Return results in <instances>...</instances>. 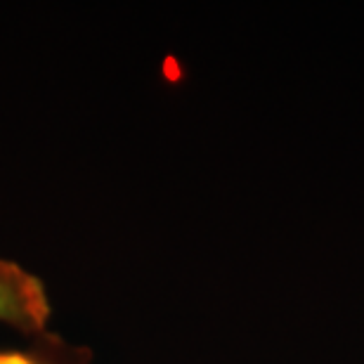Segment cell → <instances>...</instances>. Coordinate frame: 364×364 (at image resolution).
Returning a JSON list of instances; mask_svg holds the SVG:
<instances>
[{
    "instance_id": "6da1fadb",
    "label": "cell",
    "mask_w": 364,
    "mask_h": 364,
    "mask_svg": "<svg viewBox=\"0 0 364 364\" xmlns=\"http://www.w3.org/2000/svg\"><path fill=\"white\" fill-rule=\"evenodd\" d=\"M50 298L33 272L0 258V322L21 331H43L50 322Z\"/></svg>"
},
{
    "instance_id": "7a4b0ae2",
    "label": "cell",
    "mask_w": 364,
    "mask_h": 364,
    "mask_svg": "<svg viewBox=\"0 0 364 364\" xmlns=\"http://www.w3.org/2000/svg\"><path fill=\"white\" fill-rule=\"evenodd\" d=\"M0 364H48L43 358L24 350H0Z\"/></svg>"
}]
</instances>
